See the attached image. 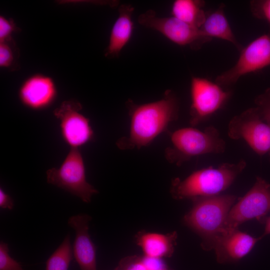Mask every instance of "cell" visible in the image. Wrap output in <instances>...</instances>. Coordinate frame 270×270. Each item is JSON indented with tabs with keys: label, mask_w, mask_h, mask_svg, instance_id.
<instances>
[{
	"label": "cell",
	"mask_w": 270,
	"mask_h": 270,
	"mask_svg": "<svg viewBox=\"0 0 270 270\" xmlns=\"http://www.w3.org/2000/svg\"><path fill=\"white\" fill-rule=\"evenodd\" d=\"M172 145L164 150L166 160L180 166L194 157L224 152L226 144L218 130L214 126L204 130L186 127L169 132Z\"/></svg>",
	"instance_id": "4"
},
{
	"label": "cell",
	"mask_w": 270,
	"mask_h": 270,
	"mask_svg": "<svg viewBox=\"0 0 270 270\" xmlns=\"http://www.w3.org/2000/svg\"><path fill=\"white\" fill-rule=\"evenodd\" d=\"M265 228L263 234L260 237L261 238L264 236L270 234V216H267L264 220Z\"/></svg>",
	"instance_id": "27"
},
{
	"label": "cell",
	"mask_w": 270,
	"mask_h": 270,
	"mask_svg": "<svg viewBox=\"0 0 270 270\" xmlns=\"http://www.w3.org/2000/svg\"><path fill=\"white\" fill-rule=\"evenodd\" d=\"M204 4L201 0H176L172 4L171 14L181 21L200 28L206 17Z\"/></svg>",
	"instance_id": "18"
},
{
	"label": "cell",
	"mask_w": 270,
	"mask_h": 270,
	"mask_svg": "<svg viewBox=\"0 0 270 270\" xmlns=\"http://www.w3.org/2000/svg\"><path fill=\"white\" fill-rule=\"evenodd\" d=\"M222 4L215 10L206 12L204 20L200 30L205 36L232 43L238 50L242 48L236 40L224 12Z\"/></svg>",
	"instance_id": "17"
},
{
	"label": "cell",
	"mask_w": 270,
	"mask_h": 270,
	"mask_svg": "<svg viewBox=\"0 0 270 270\" xmlns=\"http://www.w3.org/2000/svg\"><path fill=\"white\" fill-rule=\"evenodd\" d=\"M46 174L48 183L80 198L84 202L90 203L92 196L98 192L86 181L83 158L78 148L72 147L61 166L50 168Z\"/></svg>",
	"instance_id": "5"
},
{
	"label": "cell",
	"mask_w": 270,
	"mask_h": 270,
	"mask_svg": "<svg viewBox=\"0 0 270 270\" xmlns=\"http://www.w3.org/2000/svg\"><path fill=\"white\" fill-rule=\"evenodd\" d=\"M91 220L90 216L80 214L70 216L68 220V226L76 232L72 254L80 270H97L96 246L88 234Z\"/></svg>",
	"instance_id": "12"
},
{
	"label": "cell",
	"mask_w": 270,
	"mask_h": 270,
	"mask_svg": "<svg viewBox=\"0 0 270 270\" xmlns=\"http://www.w3.org/2000/svg\"><path fill=\"white\" fill-rule=\"evenodd\" d=\"M14 202L12 197L6 194L2 188H0V207L2 209L12 210Z\"/></svg>",
	"instance_id": "26"
},
{
	"label": "cell",
	"mask_w": 270,
	"mask_h": 270,
	"mask_svg": "<svg viewBox=\"0 0 270 270\" xmlns=\"http://www.w3.org/2000/svg\"><path fill=\"white\" fill-rule=\"evenodd\" d=\"M162 270H172L170 269L169 267H168V268H166L165 269Z\"/></svg>",
	"instance_id": "28"
},
{
	"label": "cell",
	"mask_w": 270,
	"mask_h": 270,
	"mask_svg": "<svg viewBox=\"0 0 270 270\" xmlns=\"http://www.w3.org/2000/svg\"><path fill=\"white\" fill-rule=\"evenodd\" d=\"M19 50L12 38L0 42V66L9 70H18Z\"/></svg>",
	"instance_id": "20"
},
{
	"label": "cell",
	"mask_w": 270,
	"mask_h": 270,
	"mask_svg": "<svg viewBox=\"0 0 270 270\" xmlns=\"http://www.w3.org/2000/svg\"><path fill=\"white\" fill-rule=\"evenodd\" d=\"M82 108L80 102L71 100L62 102L54 112L60 120L63 138L71 148L86 143L93 136L88 119L79 112Z\"/></svg>",
	"instance_id": "11"
},
{
	"label": "cell",
	"mask_w": 270,
	"mask_h": 270,
	"mask_svg": "<svg viewBox=\"0 0 270 270\" xmlns=\"http://www.w3.org/2000/svg\"><path fill=\"white\" fill-rule=\"evenodd\" d=\"M126 106L130 118V129L128 136L116 142L121 150L148 146L160 134L166 132L169 124L178 117V99L170 90H166L162 97L156 101L136 104L128 99Z\"/></svg>",
	"instance_id": "1"
},
{
	"label": "cell",
	"mask_w": 270,
	"mask_h": 270,
	"mask_svg": "<svg viewBox=\"0 0 270 270\" xmlns=\"http://www.w3.org/2000/svg\"><path fill=\"white\" fill-rule=\"evenodd\" d=\"M270 214V184L258 176L252 188L230 208L223 232L237 229L243 222L256 218L263 223Z\"/></svg>",
	"instance_id": "6"
},
{
	"label": "cell",
	"mask_w": 270,
	"mask_h": 270,
	"mask_svg": "<svg viewBox=\"0 0 270 270\" xmlns=\"http://www.w3.org/2000/svg\"><path fill=\"white\" fill-rule=\"evenodd\" d=\"M228 136L232 140H244L258 155L268 154L270 157V124L262 119L257 107L232 117Z\"/></svg>",
	"instance_id": "7"
},
{
	"label": "cell",
	"mask_w": 270,
	"mask_h": 270,
	"mask_svg": "<svg viewBox=\"0 0 270 270\" xmlns=\"http://www.w3.org/2000/svg\"><path fill=\"white\" fill-rule=\"evenodd\" d=\"M114 270H148L143 256H130L122 258Z\"/></svg>",
	"instance_id": "23"
},
{
	"label": "cell",
	"mask_w": 270,
	"mask_h": 270,
	"mask_svg": "<svg viewBox=\"0 0 270 270\" xmlns=\"http://www.w3.org/2000/svg\"><path fill=\"white\" fill-rule=\"evenodd\" d=\"M254 102L262 119L270 124V88L258 95Z\"/></svg>",
	"instance_id": "24"
},
{
	"label": "cell",
	"mask_w": 270,
	"mask_h": 270,
	"mask_svg": "<svg viewBox=\"0 0 270 270\" xmlns=\"http://www.w3.org/2000/svg\"><path fill=\"white\" fill-rule=\"evenodd\" d=\"M177 238L176 232L164 234L144 230L138 232L135 236L136 243L144 256L160 258L172 256Z\"/></svg>",
	"instance_id": "16"
},
{
	"label": "cell",
	"mask_w": 270,
	"mask_h": 270,
	"mask_svg": "<svg viewBox=\"0 0 270 270\" xmlns=\"http://www.w3.org/2000/svg\"><path fill=\"white\" fill-rule=\"evenodd\" d=\"M72 258L70 234H68L62 244L50 256L46 262V270H68Z\"/></svg>",
	"instance_id": "19"
},
{
	"label": "cell",
	"mask_w": 270,
	"mask_h": 270,
	"mask_svg": "<svg viewBox=\"0 0 270 270\" xmlns=\"http://www.w3.org/2000/svg\"><path fill=\"white\" fill-rule=\"evenodd\" d=\"M246 166V162L241 160L236 163L226 162L216 168L196 170L184 180L174 178L170 193L177 200L220 194L230 186Z\"/></svg>",
	"instance_id": "3"
},
{
	"label": "cell",
	"mask_w": 270,
	"mask_h": 270,
	"mask_svg": "<svg viewBox=\"0 0 270 270\" xmlns=\"http://www.w3.org/2000/svg\"><path fill=\"white\" fill-rule=\"evenodd\" d=\"M260 239L254 238L238 228L222 232L213 247L217 262L226 264L240 260L250 252Z\"/></svg>",
	"instance_id": "13"
},
{
	"label": "cell",
	"mask_w": 270,
	"mask_h": 270,
	"mask_svg": "<svg viewBox=\"0 0 270 270\" xmlns=\"http://www.w3.org/2000/svg\"><path fill=\"white\" fill-rule=\"evenodd\" d=\"M0 270H24L22 264L9 254L8 244L0 242Z\"/></svg>",
	"instance_id": "21"
},
{
	"label": "cell",
	"mask_w": 270,
	"mask_h": 270,
	"mask_svg": "<svg viewBox=\"0 0 270 270\" xmlns=\"http://www.w3.org/2000/svg\"><path fill=\"white\" fill-rule=\"evenodd\" d=\"M191 105L190 124L195 126L221 108L231 95L222 87L210 80L192 76L190 82Z\"/></svg>",
	"instance_id": "8"
},
{
	"label": "cell",
	"mask_w": 270,
	"mask_h": 270,
	"mask_svg": "<svg viewBox=\"0 0 270 270\" xmlns=\"http://www.w3.org/2000/svg\"><path fill=\"white\" fill-rule=\"evenodd\" d=\"M250 10L256 18L270 24V0H254L250 2Z\"/></svg>",
	"instance_id": "22"
},
{
	"label": "cell",
	"mask_w": 270,
	"mask_h": 270,
	"mask_svg": "<svg viewBox=\"0 0 270 270\" xmlns=\"http://www.w3.org/2000/svg\"><path fill=\"white\" fill-rule=\"evenodd\" d=\"M240 52L236 64L216 77V82L222 87L234 84L242 76L270 66V34L259 36Z\"/></svg>",
	"instance_id": "10"
},
{
	"label": "cell",
	"mask_w": 270,
	"mask_h": 270,
	"mask_svg": "<svg viewBox=\"0 0 270 270\" xmlns=\"http://www.w3.org/2000/svg\"><path fill=\"white\" fill-rule=\"evenodd\" d=\"M18 94L20 100L26 106L40 110L53 102L56 96V88L52 78L36 74L22 83Z\"/></svg>",
	"instance_id": "14"
},
{
	"label": "cell",
	"mask_w": 270,
	"mask_h": 270,
	"mask_svg": "<svg viewBox=\"0 0 270 270\" xmlns=\"http://www.w3.org/2000/svg\"><path fill=\"white\" fill-rule=\"evenodd\" d=\"M138 22L142 26L156 30L172 42L181 46H188L198 50L212 40L205 36L200 28L190 26L174 17H161L149 10L140 14Z\"/></svg>",
	"instance_id": "9"
},
{
	"label": "cell",
	"mask_w": 270,
	"mask_h": 270,
	"mask_svg": "<svg viewBox=\"0 0 270 270\" xmlns=\"http://www.w3.org/2000/svg\"><path fill=\"white\" fill-rule=\"evenodd\" d=\"M236 199L234 195L220 194L191 200L192 206L184 216V222L202 238L204 250L213 249Z\"/></svg>",
	"instance_id": "2"
},
{
	"label": "cell",
	"mask_w": 270,
	"mask_h": 270,
	"mask_svg": "<svg viewBox=\"0 0 270 270\" xmlns=\"http://www.w3.org/2000/svg\"><path fill=\"white\" fill-rule=\"evenodd\" d=\"M20 30L16 26L14 20L10 18L0 16V42L7 40L12 38V34Z\"/></svg>",
	"instance_id": "25"
},
{
	"label": "cell",
	"mask_w": 270,
	"mask_h": 270,
	"mask_svg": "<svg viewBox=\"0 0 270 270\" xmlns=\"http://www.w3.org/2000/svg\"><path fill=\"white\" fill-rule=\"evenodd\" d=\"M134 8L130 4H122L119 6L118 16L112 26L104 52L106 58H118L130 41L134 30Z\"/></svg>",
	"instance_id": "15"
}]
</instances>
